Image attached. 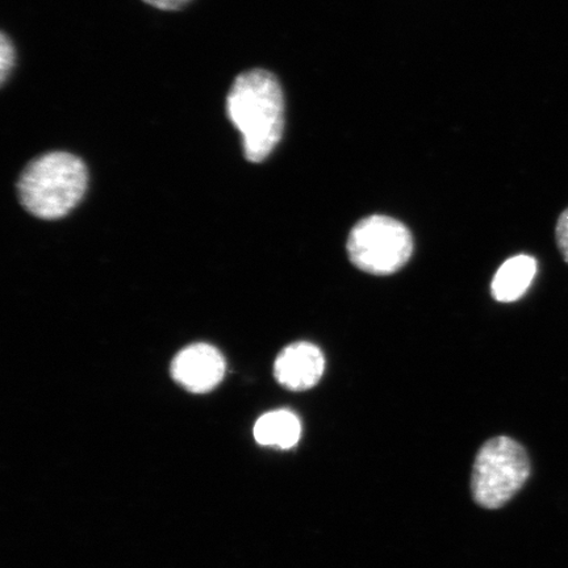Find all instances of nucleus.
Masks as SVG:
<instances>
[{"label":"nucleus","instance_id":"f03ea898","mask_svg":"<svg viewBox=\"0 0 568 568\" xmlns=\"http://www.w3.org/2000/svg\"><path fill=\"white\" fill-rule=\"evenodd\" d=\"M88 182V168L77 155L67 152L42 154L28 163L20 175V203L36 217L61 219L82 201Z\"/></svg>","mask_w":568,"mask_h":568},{"label":"nucleus","instance_id":"39448f33","mask_svg":"<svg viewBox=\"0 0 568 568\" xmlns=\"http://www.w3.org/2000/svg\"><path fill=\"white\" fill-rule=\"evenodd\" d=\"M225 374V359L216 347L195 344L176 354L172 375L176 383L190 393H210L220 385Z\"/></svg>","mask_w":568,"mask_h":568},{"label":"nucleus","instance_id":"423d86ee","mask_svg":"<svg viewBox=\"0 0 568 568\" xmlns=\"http://www.w3.org/2000/svg\"><path fill=\"white\" fill-rule=\"evenodd\" d=\"M325 371V358L314 344L296 343L284 347L274 364L280 385L293 390L315 387Z\"/></svg>","mask_w":568,"mask_h":568},{"label":"nucleus","instance_id":"20e7f679","mask_svg":"<svg viewBox=\"0 0 568 568\" xmlns=\"http://www.w3.org/2000/svg\"><path fill=\"white\" fill-rule=\"evenodd\" d=\"M346 247L353 265L362 272L389 275L407 264L414 252V239L397 220L374 215L355 224Z\"/></svg>","mask_w":568,"mask_h":568},{"label":"nucleus","instance_id":"1a4fd4ad","mask_svg":"<svg viewBox=\"0 0 568 568\" xmlns=\"http://www.w3.org/2000/svg\"><path fill=\"white\" fill-rule=\"evenodd\" d=\"M17 52L12 41L4 32L0 39V81L4 84L16 65Z\"/></svg>","mask_w":568,"mask_h":568},{"label":"nucleus","instance_id":"9b49d317","mask_svg":"<svg viewBox=\"0 0 568 568\" xmlns=\"http://www.w3.org/2000/svg\"><path fill=\"white\" fill-rule=\"evenodd\" d=\"M142 2L162 11H176L187 6L191 0H142Z\"/></svg>","mask_w":568,"mask_h":568},{"label":"nucleus","instance_id":"f257e3e1","mask_svg":"<svg viewBox=\"0 0 568 568\" xmlns=\"http://www.w3.org/2000/svg\"><path fill=\"white\" fill-rule=\"evenodd\" d=\"M226 115L243 136L248 162H264L284 131V94L273 73L252 69L236 77L226 97Z\"/></svg>","mask_w":568,"mask_h":568},{"label":"nucleus","instance_id":"6e6552de","mask_svg":"<svg viewBox=\"0 0 568 568\" xmlns=\"http://www.w3.org/2000/svg\"><path fill=\"white\" fill-rule=\"evenodd\" d=\"M302 435L300 418L293 412L281 409L268 412L254 425V438L261 445L291 449Z\"/></svg>","mask_w":568,"mask_h":568},{"label":"nucleus","instance_id":"0eeeda50","mask_svg":"<svg viewBox=\"0 0 568 568\" xmlns=\"http://www.w3.org/2000/svg\"><path fill=\"white\" fill-rule=\"evenodd\" d=\"M537 268V261L527 254L504 262L491 284L494 300L500 303L521 300L535 281Z\"/></svg>","mask_w":568,"mask_h":568},{"label":"nucleus","instance_id":"9d476101","mask_svg":"<svg viewBox=\"0 0 568 568\" xmlns=\"http://www.w3.org/2000/svg\"><path fill=\"white\" fill-rule=\"evenodd\" d=\"M556 237L559 252L568 264V209L558 219Z\"/></svg>","mask_w":568,"mask_h":568},{"label":"nucleus","instance_id":"7ed1b4c3","mask_svg":"<svg viewBox=\"0 0 568 568\" xmlns=\"http://www.w3.org/2000/svg\"><path fill=\"white\" fill-rule=\"evenodd\" d=\"M529 475L530 460L520 444L506 436L489 439L474 462V500L486 509L501 508L520 491Z\"/></svg>","mask_w":568,"mask_h":568}]
</instances>
